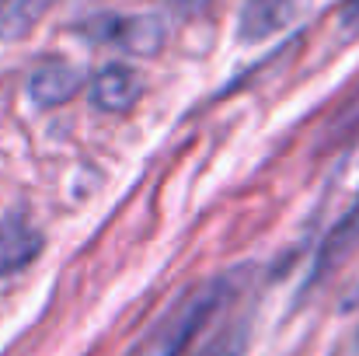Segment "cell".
Returning <instances> with one entry per match:
<instances>
[{
    "label": "cell",
    "mask_w": 359,
    "mask_h": 356,
    "mask_svg": "<svg viewBox=\"0 0 359 356\" xmlns=\"http://www.w3.org/2000/svg\"><path fill=\"white\" fill-rule=\"evenodd\" d=\"M39 251H42V235L28 220L21 217L0 220V276L21 272L39 258Z\"/></svg>",
    "instance_id": "cell-5"
},
{
    "label": "cell",
    "mask_w": 359,
    "mask_h": 356,
    "mask_svg": "<svg viewBox=\"0 0 359 356\" xmlns=\"http://www.w3.org/2000/svg\"><path fill=\"white\" fill-rule=\"evenodd\" d=\"M91 105L102 112H129L143 98V77L126 63H105L91 77Z\"/></svg>",
    "instance_id": "cell-3"
},
{
    "label": "cell",
    "mask_w": 359,
    "mask_h": 356,
    "mask_svg": "<svg viewBox=\"0 0 359 356\" xmlns=\"http://www.w3.org/2000/svg\"><path fill=\"white\" fill-rule=\"evenodd\" d=\"M293 4L297 0H244L241 7V39L244 42H258L272 32H279L290 14H293Z\"/></svg>",
    "instance_id": "cell-6"
},
{
    "label": "cell",
    "mask_w": 359,
    "mask_h": 356,
    "mask_svg": "<svg viewBox=\"0 0 359 356\" xmlns=\"http://www.w3.org/2000/svg\"><path fill=\"white\" fill-rule=\"evenodd\" d=\"M171 4H175V7H178L185 18H196V14H203L213 0H171Z\"/></svg>",
    "instance_id": "cell-10"
},
{
    "label": "cell",
    "mask_w": 359,
    "mask_h": 356,
    "mask_svg": "<svg viewBox=\"0 0 359 356\" xmlns=\"http://www.w3.org/2000/svg\"><path fill=\"white\" fill-rule=\"evenodd\" d=\"M359 304V276H356V283L349 286V294H346V308H356Z\"/></svg>",
    "instance_id": "cell-11"
},
{
    "label": "cell",
    "mask_w": 359,
    "mask_h": 356,
    "mask_svg": "<svg viewBox=\"0 0 359 356\" xmlns=\"http://www.w3.org/2000/svg\"><path fill=\"white\" fill-rule=\"evenodd\" d=\"M356 244H359V199L353 203V210L332 228V235L325 237V244L318 251V262H314V279H325L332 269H339L353 255Z\"/></svg>",
    "instance_id": "cell-7"
},
{
    "label": "cell",
    "mask_w": 359,
    "mask_h": 356,
    "mask_svg": "<svg viewBox=\"0 0 359 356\" xmlns=\"http://www.w3.org/2000/svg\"><path fill=\"white\" fill-rule=\"evenodd\" d=\"M231 290H234V279H231V276H217V279H210V283L192 286V290L164 315V322L147 336L140 356H182L192 346V339L217 318V311L227 304Z\"/></svg>",
    "instance_id": "cell-1"
},
{
    "label": "cell",
    "mask_w": 359,
    "mask_h": 356,
    "mask_svg": "<svg viewBox=\"0 0 359 356\" xmlns=\"http://www.w3.org/2000/svg\"><path fill=\"white\" fill-rule=\"evenodd\" d=\"M81 84H84V74L74 63H67V60H46V63H39L32 70L28 95H32V102L39 109H56V105L70 102L81 91Z\"/></svg>",
    "instance_id": "cell-4"
},
{
    "label": "cell",
    "mask_w": 359,
    "mask_h": 356,
    "mask_svg": "<svg viewBox=\"0 0 359 356\" xmlns=\"http://www.w3.org/2000/svg\"><path fill=\"white\" fill-rule=\"evenodd\" d=\"M56 0H11L4 11H0V32L7 39H21L35 28V21H42L49 11H53Z\"/></svg>",
    "instance_id": "cell-8"
},
{
    "label": "cell",
    "mask_w": 359,
    "mask_h": 356,
    "mask_svg": "<svg viewBox=\"0 0 359 356\" xmlns=\"http://www.w3.org/2000/svg\"><path fill=\"white\" fill-rule=\"evenodd\" d=\"M244 346H248V325H244V322H234V325L220 329V332L203 346L199 356H241Z\"/></svg>",
    "instance_id": "cell-9"
},
{
    "label": "cell",
    "mask_w": 359,
    "mask_h": 356,
    "mask_svg": "<svg viewBox=\"0 0 359 356\" xmlns=\"http://www.w3.org/2000/svg\"><path fill=\"white\" fill-rule=\"evenodd\" d=\"M81 32L95 42L119 46L129 56H157L164 49V39H168V32L157 18H119V14L91 18V21H84Z\"/></svg>",
    "instance_id": "cell-2"
}]
</instances>
